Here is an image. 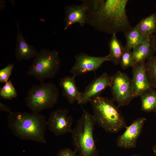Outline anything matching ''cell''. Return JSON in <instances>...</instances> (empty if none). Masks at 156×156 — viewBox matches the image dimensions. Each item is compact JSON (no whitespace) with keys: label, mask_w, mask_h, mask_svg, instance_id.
I'll return each instance as SVG.
<instances>
[{"label":"cell","mask_w":156,"mask_h":156,"mask_svg":"<svg viewBox=\"0 0 156 156\" xmlns=\"http://www.w3.org/2000/svg\"><path fill=\"white\" fill-rule=\"evenodd\" d=\"M124 33L126 41L125 47L130 50L142 43L148 37L143 35L135 26Z\"/></svg>","instance_id":"19"},{"label":"cell","mask_w":156,"mask_h":156,"mask_svg":"<svg viewBox=\"0 0 156 156\" xmlns=\"http://www.w3.org/2000/svg\"><path fill=\"white\" fill-rule=\"evenodd\" d=\"M75 78L72 75L65 76L61 79L59 83L63 95L71 104L79 101L81 94L78 90Z\"/></svg>","instance_id":"16"},{"label":"cell","mask_w":156,"mask_h":156,"mask_svg":"<svg viewBox=\"0 0 156 156\" xmlns=\"http://www.w3.org/2000/svg\"><path fill=\"white\" fill-rule=\"evenodd\" d=\"M112 76L106 72L95 78L81 92L80 99L78 103L84 104L100 94L108 87H110L112 83Z\"/></svg>","instance_id":"10"},{"label":"cell","mask_w":156,"mask_h":156,"mask_svg":"<svg viewBox=\"0 0 156 156\" xmlns=\"http://www.w3.org/2000/svg\"><path fill=\"white\" fill-rule=\"evenodd\" d=\"M59 96L58 89L55 84L43 82L32 86L25 100L26 106L31 112L40 113L44 109L53 107Z\"/></svg>","instance_id":"5"},{"label":"cell","mask_w":156,"mask_h":156,"mask_svg":"<svg viewBox=\"0 0 156 156\" xmlns=\"http://www.w3.org/2000/svg\"><path fill=\"white\" fill-rule=\"evenodd\" d=\"M14 65L13 63L9 64L5 67L0 70V82L6 83L9 80Z\"/></svg>","instance_id":"24"},{"label":"cell","mask_w":156,"mask_h":156,"mask_svg":"<svg viewBox=\"0 0 156 156\" xmlns=\"http://www.w3.org/2000/svg\"><path fill=\"white\" fill-rule=\"evenodd\" d=\"M146 73L153 88L156 89V55L145 63Z\"/></svg>","instance_id":"21"},{"label":"cell","mask_w":156,"mask_h":156,"mask_svg":"<svg viewBox=\"0 0 156 156\" xmlns=\"http://www.w3.org/2000/svg\"><path fill=\"white\" fill-rule=\"evenodd\" d=\"M135 26L146 37L155 33L156 32V11L142 19Z\"/></svg>","instance_id":"18"},{"label":"cell","mask_w":156,"mask_h":156,"mask_svg":"<svg viewBox=\"0 0 156 156\" xmlns=\"http://www.w3.org/2000/svg\"><path fill=\"white\" fill-rule=\"evenodd\" d=\"M145 61L133 65L131 80L133 98L140 96L153 88L148 78L145 67Z\"/></svg>","instance_id":"11"},{"label":"cell","mask_w":156,"mask_h":156,"mask_svg":"<svg viewBox=\"0 0 156 156\" xmlns=\"http://www.w3.org/2000/svg\"><path fill=\"white\" fill-rule=\"evenodd\" d=\"M113 101L118 107L128 105L133 98L131 80L125 73L119 70L112 76L110 87Z\"/></svg>","instance_id":"7"},{"label":"cell","mask_w":156,"mask_h":156,"mask_svg":"<svg viewBox=\"0 0 156 156\" xmlns=\"http://www.w3.org/2000/svg\"><path fill=\"white\" fill-rule=\"evenodd\" d=\"M17 33L15 55L18 61L29 60L34 58L38 52L33 45L29 44L23 37L17 22Z\"/></svg>","instance_id":"14"},{"label":"cell","mask_w":156,"mask_h":156,"mask_svg":"<svg viewBox=\"0 0 156 156\" xmlns=\"http://www.w3.org/2000/svg\"><path fill=\"white\" fill-rule=\"evenodd\" d=\"M133 64L132 52L131 51V50L125 48L121 57L119 64L122 69H125L131 67Z\"/></svg>","instance_id":"23"},{"label":"cell","mask_w":156,"mask_h":156,"mask_svg":"<svg viewBox=\"0 0 156 156\" xmlns=\"http://www.w3.org/2000/svg\"><path fill=\"white\" fill-rule=\"evenodd\" d=\"M128 0H85L87 23L98 30L108 34L124 33L132 27L126 14Z\"/></svg>","instance_id":"1"},{"label":"cell","mask_w":156,"mask_h":156,"mask_svg":"<svg viewBox=\"0 0 156 156\" xmlns=\"http://www.w3.org/2000/svg\"><path fill=\"white\" fill-rule=\"evenodd\" d=\"M108 46L109 61L112 62L114 64L117 65L119 64L125 48L117 38L116 34L112 35L109 42Z\"/></svg>","instance_id":"17"},{"label":"cell","mask_w":156,"mask_h":156,"mask_svg":"<svg viewBox=\"0 0 156 156\" xmlns=\"http://www.w3.org/2000/svg\"><path fill=\"white\" fill-rule=\"evenodd\" d=\"M155 112V114H156V111Z\"/></svg>","instance_id":"31"},{"label":"cell","mask_w":156,"mask_h":156,"mask_svg":"<svg viewBox=\"0 0 156 156\" xmlns=\"http://www.w3.org/2000/svg\"><path fill=\"white\" fill-rule=\"evenodd\" d=\"M153 37L154 44L156 51V32L153 34Z\"/></svg>","instance_id":"27"},{"label":"cell","mask_w":156,"mask_h":156,"mask_svg":"<svg viewBox=\"0 0 156 156\" xmlns=\"http://www.w3.org/2000/svg\"><path fill=\"white\" fill-rule=\"evenodd\" d=\"M96 124L92 115L85 109L71 132L73 144L79 156H99L93 136Z\"/></svg>","instance_id":"4"},{"label":"cell","mask_w":156,"mask_h":156,"mask_svg":"<svg viewBox=\"0 0 156 156\" xmlns=\"http://www.w3.org/2000/svg\"><path fill=\"white\" fill-rule=\"evenodd\" d=\"M107 61H109L108 54L104 56L96 57L80 53L76 55L75 62L70 72L75 78L79 75L95 71Z\"/></svg>","instance_id":"8"},{"label":"cell","mask_w":156,"mask_h":156,"mask_svg":"<svg viewBox=\"0 0 156 156\" xmlns=\"http://www.w3.org/2000/svg\"><path fill=\"white\" fill-rule=\"evenodd\" d=\"M153 149L154 153L156 155V144L153 146Z\"/></svg>","instance_id":"28"},{"label":"cell","mask_w":156,"mask_h":156,"mask_svg":"<svg viewBox=\"0 0 156 156\" xmlns=\"http://www.w3.org/2000/svg\"><path fill=\"white\" fill-rule=\"evenodd\" d=\"M64 29L66 30L71 25L78 23L83 27L87 23L88 17L87 9L85 5L72 4L65 7Z\"/></svg>","instance_id":"13"},{"label":"cell","mask_w":156,"mask_h":156,"mask_svg":"<svg viewBox=\"0 0 156 156\" xmlns=\"http://www.w3.org/2000/svg\"><path fill=\"white\" fill-rule=\"evenodd\" d=\"M146 120L144 118H138L134 120L129 126L126 127L125 131L117 139V146L125 148L135 147Z\"/></svg>","instance_id":"12"},{"label":"cell","mask_w":156,"mask_h":156,"mask_svg":"<svg viewBox=\"0 0 156 156\" xmlns=\"http://www.w3.org/2000/svg\"><path fill=\"white\" fill-rule=\"evenodd\" d=\"M131 156H140L137 155H133Z\"/></svg>","instance_id":"29"},{"label":"cell","mask_w":156,"mask_h":156,"mask_svg":"<svg viewBox=\"0 0 156 156\" xmlns=\"http://www.w3.org/2000/svg\"><path fill=\"white\" fill-rule=\"evenodd\" d=\"M0 111L9 113V114L12 113L13 112L10 108L6 104L3 103L1 101L0 102Z\"/></svg>","instance_id":"26"},{"label":"cell","mask_w":156,"mask_h":156,"mask_svg":"<svg viewBox=\"0 0 156 156\" xmlns=\"http://www.w3.org/2000/svg\"><path fill=\"white\" fill-rule=\"evenodd\" d=\"M140 96L142 111L145 112L156 111V90L152 88Z\"/></svg>","instance_id":"20"},{"label":"cell","mask_w":156,"mask_h":156,"mask_svg":"<svg viewBox=\"0 0 156 156\" xmlns=\"http://www.w3.org/2000/svg\"><path fill=\"white\" fill-rule=\"evenodd\" d=\"M61 65V60L57 50L41 49L34 58L27 73L41 83L46 79L55 77Z\"/></svg>","instance_id":"6"},{"label":"cell","mask_w":156,"mask_h":156,"mask_svg":"<svg viewBox=\"0 0 156 156\" xmlns=\"http://www.w3.org/2000/svg\"><path fill=\"white\" fill-rule=\"evenodd\" d=\"M153 34L148 36L143 42L133 49V65L147 59L148 60L153 56L156 51Z\"/></svg>","instance_id":"15"},{"label":"cell","mask_w":156,"mask_h":156,"mask_svg":"<svg viewBox=\"0 0 156 156\" xmlns=\"http://www.w3.org/2000/svg\"><path fill=\"white\" fill-rule=\"evenodd\" d=\"M155 9H156V5H155Z\"/></svg>","instance_id":"30"},{"label":"cell","mask_w":156,"mask_h":156,"mask_svg":"<svg viewBox=\"0 0 156 156\" xmlns=\"http://www.w3.org/2000/svg\"><path fill=\"white\" fill-rule=\"evenodd\" d=\"M18 93L10 79L0 89V97L1 99L10 100L18 96Z\"/></svg>","instance_id":"22"},{"label":"cell","mask_w":156,"mask_h":156,"mask_svg":"<svg viewBox=\"0 0 156 156\" xmlns=\"http://www.w3.org/2000/svg\"><path fill=\"white\" fill-rule=\"evenodd\" d=\"M68 109H58L52 112L47 120L49 130L56 136L71 133L73 129L72 117L68 115Z\"/></svg>","instance_id":"9"},{"label":"cell","mask_w":156,"mask_h":156,"mask_svg":"<svg viewBox=\"0 0 156 156\" xmlns=\"http://www.w3.org/2000/svg\"><path fill=\"white\" fill-rule=\"evenodd\" d=\"M90 102L96 124L106 131L116 133L125 127V120L112 100L99 95Z\"/></svg>","instance_id":"3"},{"label":"cell","mask_w":156,"mask_h":156,"mask_svg":"<svg viewBox=\"0 0 156 156\" xmlns=\"http://www.w3.org/2000/svg\"><path fill=\"white\" fill-rule=\"evenodd\" d=\"M8 126L13 134L20 139L46 144L47 120L40 113L16 112L8 116Z\"/></svg>","instance_id":"2"},{"label":"cell","mask_w":156,"mask_h":156,"mask_svg":"<svg viewBox=\"0 0 156 156\" xmlns=\"http://www.w3.org/2000/svg\"><path fill=\"white\" fill-rule=\"evenodd\" d=\"M76 151H73L68 148L61 149L58 152L57 156H79L76 153Z\"/></svg>","instance_id":"25"}]
</instances>
